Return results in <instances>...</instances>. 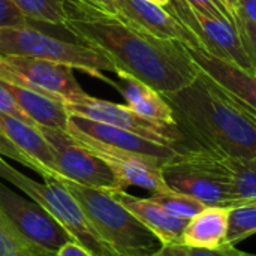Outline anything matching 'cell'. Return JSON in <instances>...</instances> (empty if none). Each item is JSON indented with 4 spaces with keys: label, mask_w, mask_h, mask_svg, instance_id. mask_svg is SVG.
<instances>
[{
    "label": "cell",
    "mask_w": 256,
    "mask_h": 256,
    "mask_svg": "<svg viewBox=\"0 0 256 256\" xmlns=\"http://www.w3.org/2000/svg\"><path fill=\"white\" fill-rule=\"evenodd\" d=\"M189 256H248V254L240 252L236 249V246H224L220 249H190Z\"/></svg>",
    "instance_id": "obj_31"
},
{
    "label": "cell",
    "mask_w": 256,
    "mask_h": 256,
    "mask_svg": "<svg viewBox=\"0 0 256 256\" xmlns=\"http://www.w3.org/2000/svg\"><path fill=\"white\" fill-rule=\"evenodd\" d=\"M152 256H189V248L182 243H168L162 244L160 249Z\"/></svg>",
    "instance_id": "obj_33"
},
{
    "label": "cell",
    "mask_w": 256,
    "mask_h": 256,
    "mask_svg": "<svg viewBox=\"0 0 256 256\" xmlns=\"http://www.w3.org/2000/svg\"><path fill=\"white\" fill-rule=\"evenodd\" d=\"M184 46L196 69L256 122V74L213 57L202 50Z\"/></svg>",
    "instance_id": "obj_13"
},
{
    "label": "cell",
    "mask_w": 256,
    "mask_h": 256,
    "mask_svg": "<svg viewBox=\"0 0 256 256\" xmlns=\"http://www.w3.org/2000/svg\"><path fill=\"white\" fill-rule=\"evenodd\" d=\"M68 132L72 136H75L78 141L86 144L87 147L108 150L120 154L140 156V158L156 160L162 165L170 162L183 150L172 146L154 142L134 132L116 126H110L105 123L93 122L78 116L69 117Z\"/></svg>",
    "instance_id": "obj_11"
},
{
    "label": "cell",
    "mask_w": 256,
    "mask_h": 256,
    "mask_svg": "<svg viewBox=\"0 0 256 256\" xmlns=\"http://www.w3.org/2000/svg\"><path fill=\"white\" fill-rule=\"evenodd\" d=\"M162 177L170 189L186 194L206 206L238 204L222 158L204 148H183L162 166Z\"/></svg>",
    "instance_id": "obj_5"
},
{
    "label": "cell",
    "mask_w": 256,
    "mask_h": 256,
    "mask_svg": "<svg viewBox=\"0 0 256 256\" xmlns=\"http://www.w3.org/2000/svg\"><path fill=\"white\" fill-rule=\"evenodd\" d=\"M0 178L28 195L93 256H118L98 236L78 201L54 176H48L44 178V183H38L10 166L0 156Z\"/></svg>",
    "instance_id": "obj_4"
},
{
    "label": "cell",
    "mask_w": 256,
    "mask_h": 256,
    "mask_svg": "<svg viewBox=\"0 0 256 256\" xmlns=\"http://www.w3.org/2000/svg\"><path fill=\"white\" fill-rule=\"evenodd\" d=\"M38 128L52 147L57 176L99 190L112 192L124 189L111 166L68 130Z\"/></svg>",
    "instance_id": "obj_7"
},
{
    "label": "cell",
    "mask_w": 256,
    "mask_h": 256,
    "mask_svg": "<svg viewBox=\"0 0 256 256\" xmlns=\"http://www.w3.org/2000/svg\"><path fill=\"white\" fill-rule=\"evenodd\" d=\"M0 256H56L24 237L0 210Z\"/></svg>",
    "instance_id": "obj_22"
},
{
    "label": "cell",
    "mask_w": 256,
    "mask_h": 256,
    "mask_svg": "<svg viewBox=\"0 0 256 256\" xmlns=\"http://www.w3.org/2000/svg\"><path fill=\"white\" fill-rule=\"evenodd\" d=\"M224 2H225V3L230 6V9L234 12V6H236V2H237V0H224Z\"/></svg>",
    "instance_id": "obj_36"
},
{
    "label": "cell",
    "mask_w": 256,
    "mask_h": 256,
    "mask_svg": "<svg viewBox=\"0 0 256 256\" xmlns=\"http://www.w3.org/2000/svg\"><path fill=\"white\" fill-rule=\"evenodd\" d=\"M230 207L207 206L189 219L180 243L190 249H220L228 244Z\"/></svg>",
    "instance_id": "obj_18"
},
{
    "label": "cell",
    "mask_w": 256,
    "mask_h": 256,
    "mask_svg": "<svg viewBox=\"0 0 256 256\" xmlns=\"http://www.w3.org/2000/svg\"><path fill=\"white\" fill-rule=\"evenodd\" d=\"M56 256H93L86 248H82L80 243H76L75 240L66 243L64 246H62L58 249V252Z\"/></svg>",
    "instance_id": "obj_34"
},
{
    "label": "cell",
    "mask_w": 256,
    "mask_h": 256,
    "mask_svg": "<svg viewBox=\"0 0 256 256\" xmlns=\"http://www.w3.org/2000/svg\"><path fill=\"white\" fill-rule=\"evenodd\" d=\"M56 178L72 194L98 236L118 256H152L162 242L106 190L87 188L62 176Z\"/></svg>",
    "instance_id": "obj_3"
},
{
    "label": "cell",
    "mask_w": 256,
    "mask_h": 256,
    "mask_svg": "<svg viewBox=\"0 0 256 256\" xmlns=\"http://www.w3.org/2000/svg\"><path fill=\"white\" fill-rule=\"evenodd\" d=\"M166 8L195 36L198 50L255 74L234 21L202 14L190 8L184 0H170Z\"/></svg>",
    "instance_id": "obj_8"
},
{
    "label": "cell",
    "mask_w": 256,
    "mask_h": 256,
    "mask_svg": "<svg viewBox=\"0 0 256 256\" xmlns=\"http://www.w3.org/2000/svg\"><path fill=\"white\" fill-rule=\"evenodd\" d=\"M106 12H111V14H117V0H86Z\"/></svg>",
    "instance_id": "obj_35"
},
{
    "label": "cell",
    "mask_w": 256,
    "mask_h": 256,
    "mask_svg": "<svg viewBox=\"0 0 256 256\" xmlns=\"http://www.w3.org/2000/svg\"><path fill=\"white\" fill-rule=\"evenodd\" d=\"M0 56H20L60 63L72 69L84 70L114 86L102 74V70L116 72V68L105 56L84 44L66 42L45 34L28 24L0 28Z\"/></svg>",
    "instance_id": "obj_6"
},
{
    "label": "cell",
    "mask_w": 256,
    "mask_h": 256,
    "mask_svg": "<svg viewBox=\"0 0 256 256\" xmlns=\"http://www.w3.org/2000/svg\"><path fill=\"white\" fill-rule=\"evenodd\" d=\"M0 132L42 171L44 177L57 176L54 152L38 126H32L20 118L0 111Z\"/></svg>",
    "instance_id": "obj_16"
},
{
    "label": "cell",
    "mask_w": 256,
    "mask_h": 256,
    "mask_svg": "<svg viewBox=\"0 0 256 256\" xmlns=\"http://www.w3.org/2000/svg\"><path fill=\"white\" fill-rule=\"evenodd\" d=\"M0 111H3V112H6V114H9V116H14V117H16V118H20L21 122H26V123H28V124H32V126H36V124L22 112V110L18 106V104H16V100L12 98V94L3 87L2 81H0Z\"/></svg>",
    "instance_id": "obj_30"
},
{
    "label": "cell",
    "mask_w": 256,
    "mask_h": 256,
    "mask_svg": "<svg viewBox=\"0 0 256 256\" xmlns=\"http://www.w3.org/2000/svg\"><path fill=\"white\" fill-rule=\"evenodd\" d=\"M150 198L153 201H156L158 204H160L164 208H166L170 213H172L178 218L188 219V220L192 219L194 216H196L200 212H202L207 207L201 201H198L186 194L172 190L170 188H166L160 192L152 194Z\"/></svg>",
    "instance_id": "obj_25"
},
{
    "label": "cell",
    "mask_w": 256,
    "mask_h": 256,
    "mask_svg": "<svg viewBox=\"0 0 256 256\" xmlns=\"http://www.w3.org/2000/svg\"><path fill=\"white\" fill-rule=\"evenodd\" d=\"M64 105L70 116H78L93 122L116 126L165 146H172L177 148L195 147L186 144V141L189 140L182 132L178 124H165L146 118L132 111L128 105L100 100L92 98L90 94L78 102H64Z\"/></svg>",
    "instance_id": "obj_10"
},
{
    "label": "cell",
    "mask_w": 256,
    "mask_h": 256,
    "mask_svg": "<svg viewBox=\"0 0 256 256\" xmlns=\"http://www.w3.org/2000/svg\"><path fill=\"white\" fill-rule=\"evenodd\" d=\"M0 210L9 222L38 246L57 254L72 242L69 232L38 202L28 201L0 183Z\"/></svg>",
    "instance_id": "obj_12"
},
{
    "label": "cell",
    "mask_w": 256,
    "mask_h": 256,
    "mask_svg": "<svg viewBox=\"0 0 256 256\" xmlns=\"http://www.w3.org/2000/svg\"><path fill=\"white\" fill-rule=\"evenodd\" d=\"M0 156H8V158H10V159H14V160H16V162H20V164H22V165H26L27 168H30V170H33V171H36L39 176H42L44 177V171L33 162V160H30L26 154H22L2 132H0Z\"/></svg>",
    "instance_id": "obj_29"
},
{
    "label": "cell",
    "mask_w": 256,
    "mask_h": 256,
    "mask_svg": "<svg viewBox=\"0 0 256 256\" xmlns=\"http://www.w3.org/2000/svg\"><path fill=\"white\" fill-rule=\"evenodd\" d=\"M248 256H255V255H249V254H248Z\"/></svg>",
    "instance_id": "obj_38"
},
{
    "label": "cell",
    "mask_w": 256,
    "mask_h": 256,
    "mask_svg": "<svg viewBox=\"0 0 256 256\" xmlns=\"http://www.w3.org/2000/svg\"><path fill=\"white\" fill-rule=\"evenodd\" d=\"M28 20L12 0H0V28L14 26H27Z\"/></svg>",
    "instance_id": "obj_28"
},
{
    "label": "cell",
    "mask_w": 256,
    "mask_h": 256,
    "mask_svg": "<svg viewBox=\"0 0 256 256\" xmlns=\"http://www.w3.org/2000/svg\"><path fill=\"white\" fill-rule=\"evenodd\" d=\"M165 99L194 146L222 158H256V122L201 72Z\"/></svg>",
    "instance_id": "obj_2"
},
{
    "label": "cell",
    "mask_w": 256,
    "mask_h": 256,
    "mask_svg": "<svg viewBox=\"0 0 256 256\" xmlns=\"http://www.w3.org/2000/svg\"><path fill=\"white\" fill-rule=\"evenodd\" d=\"M222 162L230 172L238 202L256 200V158H222Z\"/></svg>",
    "instance_id": "obj_21"
},
{
    "label": "cell",
    "mask_w": 256,
    "mask_h": 256,
    "mask_svg": "<svg viewBox=\"0 0 256 256\" xmlns=\"http://www.w3.org/2000/svg\"><path fill=\"white\" fill-rule=\"evenodd\" d=\"M88 148L94 152L98 156H100L111 166V170L114 171V174L117 176L124 189L128 186H136L154 194L168 188L162 177L164 165L156 160L132 154L112 153L100 148Z\"/></svg>",
    "instance_id": "obj_17"
},
{
    "label": "cell",
    "mask_w": 256,
    "mask_h": 256,
    "mask_svg": "<svg viewBox=\"0 0 256 256\" xmlns=\"http://www.w3.org/2000/svg\"><path fill=\"white\" fill-rule=\"evenodd\" d=\"M184 2L190 8H194L202 14L234 21L236 14L230 9V6L224 0H184Z\"/></svg>",
    "instance_id": "obj_26"
},
{
    "label": "cell",
    "mask_w": 256,
    "mask_h": 256,
    "mask_svg": "<svg viewBox=\"0 0 256 256\" xmlns=\"http://www.w3.org/2000/svg\"><path fill=\"white\" fill-rule=\"evenodd\" d=\"M64 28L105 56L116 74H128L164 98L186 88L200 74L183 44L152 36L118 14L86 0H64Z\"/></svg>",
    "instance_id": "obj_1"
},
{
    "label": "cell",
    "mask_w": 256,
    "mask_h": 256,
    "mask_svg": "<svg viewBox=\"0 0 256 256\" xmlns=\"http://www.w3.org/2000/svg\"><path fill=\"white\" fill-rule=\"evenodd\" d=\"M2 84L16 100L22 112L36 126L68 130L70 114L68 112V108L63 100L10 82L2 81Z\"/></svg>",
    "instance_id": "obj_19"
},
{
    "label": "cell",
    "mask_w": 256,
    "mask_h": 256,
    "mask_svg": "<svg viewBox=\"0 0 256 256\" xmlns=\"http://www.w3.org/2000/svg\"><path fill=\"white\" fill-rule=\"evenodd\" d=\"M117 75L124 82V87H120L118 90L123 93L128 106L132 111L154 122H160L165 124H177L171 105L160 93L128 74L117 72Z\"/></svg>",
    "instance_id": "obj_20"
},
{
    "label": "cell",
    "mask_w": 256,
    "mask_h": 256,
    "mask_svg": "<svg viewBox=\"0 0 256 256\" xmlns=\"http://www.w3.org/2000/svg\"><path fill=\"white\" fill-rule=\"evenodd\" d=\"M234 14L243 16L256 26V0H237L234 6Z\"/></svg>",
    "instance_id": "obj_32"
},
{
    "label": "cell",
    "mask_w": 256,
    "mask_h": 256,
    "mask_svg": "<svg viewBox=\"0 0 256 256\" xmlns=\"http://www.w3.org/2000/svg\"><path fill=\"white\" fill-rule=\"evenodd\" d=\"M0 81L26 87L63 102H78L87 96L78 84L72 68L32 57L0 56Z\"/></svg>",
    "instance_id": "obj_9"
},
{
    "label": "cell",
    "mask_w": 256,
    "mask_h": 256,
    "mask_svg": "<svg viewBox=\"0 0 256 256\" xmlns=\"http://www.w3.org/2000/svg\"><path fill=\"white\" fill-rule=\"evenodd\" d=\"M254 234H256V200L242 201L230 207L226 236L228 244L236 246Z\"/></svg>",
    "instance_id": "obj_23"
},
{
    "label": "cell",
    "mask_w": 256,
    "mask_h": 256,
    "mask_svg": "<svg viewBox=\"0 0 256 256\" xmlns=\"http://www.w3.org/2000/svg\"><path fill=\"white\" fill-rule=\"evenodd\" d=\"M124 208H128L141 224H144L162 244L180 243L182 234L188 225V219L178 218L164 208L152 198H140L128 194L124 189L110 192Z\"/></svg>",
    "instance_id": "obj_15"
},
{
    "label": "cell",
    "mask_w": 256,
    "mask_h": 256,
    "mask_svg": "<svg viewBox=\"0 0 256 256\" xmlns=\"http://www.w3.org/2000/svg\"><path fill=\"white\" fill-rule=\"evenodd\" d=\"M150 2H153V3H156V4H160V6H166L170 0H150Z\"/></svg>",
    "instance_id": "obj_37"
},
{
    "label": "cell",
    "mask_w": 256,
    "mask_h": 256,
    "mask_svg": "<svg viewBox=\"0 0 256 256\" xmlns=\"http://www.w3.org/2000/svg\"><path fill=\"white\" fill-rule=\"evenodd\" d=\"M234 22H236V26H237V28L240 32L243 46H244L248 56L252 60V64H254V69H255L256 74V26H254L252 22H249L248 20H244L240 15L234 16Z\"/></svg>",
    "instance_id": "obj_27"
},
{
    "label": "cell",
    "mask_w": 256,
    "mask_h": 256,
    "mask_svg": "<svg viewBox=\"0 0 256 256\" xmlns=\"http://www.w3.org/2000/svg\"><path fill=\"white\" fill-rule=\"evenodd\" d=\"M117 14L152 36L200 48L195 36L166 6L150 0H117Z\"/></svg>",
    "instance_id": "obj_14"
},
{
    "label": "cell",
    "mask_w": 256,
    "mask_h": 256,
    "mask_svg": "<svg viewBox=\"0 0 256 256\" xmlns=\"http://www.w3.org/2000/svg\"><path fill=\"white\" fill-rule=\"evenodd\" d=\"M27 20L64 27V0H12Z\"/></svg>",
    "instance_id": "obj_24"
}]
</instances>
